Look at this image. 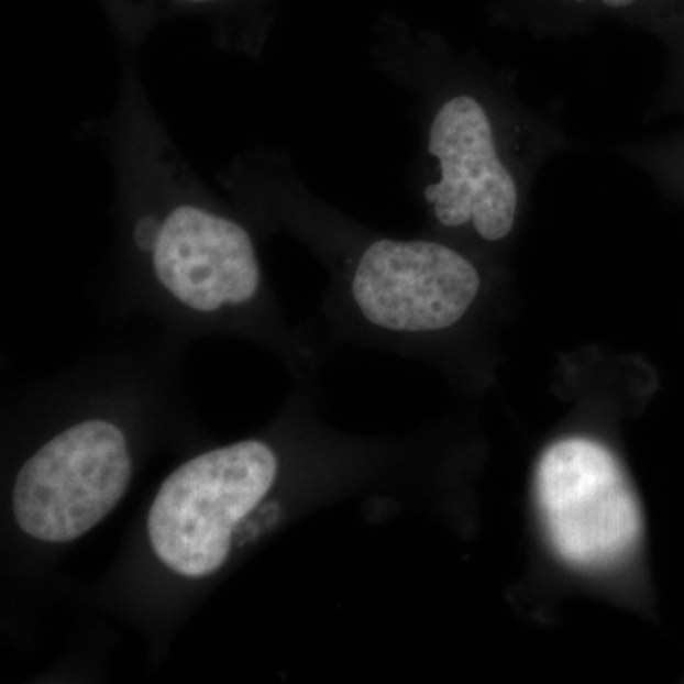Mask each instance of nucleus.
Listing matches in <instances>:
<instances>
[{"label": "nucleus", "mask_w": 684, "mask_h": 684, "mask_svg": "<svg viewBox=\"0 0 684 684\" xmlns=\"http://www.w3.org/2000/svg\"><path fill=\"white\" fill-rule=\"evenodd\" d=\"M537 490L545 529L566 565L610 571L641 544L636 490L615 454L586 438H566L538 462Z\"/></svg>", "instance_id": "nucleus-4"}, {"label": "nucleus", "mask_w": 684, "mask_h": 684, "mask_svg": "<svg viewBox=\"0 0 684 684\" xmlns=\"http://www.w3.org/2000/svg\"><path fill=\"white\" fill-rule=\"evenodd\" d=\"M341 449L300 383L265 427L190 451L133 519L86 605L140 633L158 668L196 608L335 493Z\"/></svg>", "instance_id": "nucleus-3"}, {"label": "nucleus", "mask_w": 684, "mask_h": 684, "mask_svg": "<svg viewBox=\"0 0 684 684\" xmlns=\"http://www.w3.org/2000/svg\"><path fill=\"white\" fill-rule=\"evenodd\" d=\"M428 153L441 179L424 189L433 216L456 229L472 221L479 236L498 242L516 223L517 187L496 153L489 117L474 98L456 96L435 112Z\"/></svg>", "instance_id": "nucleus-6"}, {"label": "nucleus", "mask_w": 684, "mask_h": 684, "mask_svg": "<svg viewBox=\"0 0 684 684\" xmlns=\"http://www.w3.org/2000/svg\"><path fill=\"white\" fill-rule=\"evenodd\" d=\"M114 175L112 315H145L189 344L232 337L273 352L297 383L315 373L312 342L287 320L261 255L263 236L236 203L198 177L164 126L137 62H120L112 111L86 124Z\"/></svg>", "instance_id": "nucleus-2"}, {"label": "nucleus", "mask_w": 684, "mask_h": 684, "mask_svg": "<svg viewBox=\"0 0 684 684\" xmlns=\"http://www.w3.org/2000/svg\"><path fill=\"white\" fill-rule=\"evenodd\" d=\"M128 0H117V8ZM238 0H135L119 15L120 31L130 48L140 46L147 36L151 23L161 18L168 8H219L234 4Z\"/></svg>", "instance_id": "nucleus-7"}, {"label": "nucleus", "mask_w": 684, "mask_h": 684, "mask_svg": "<svg viewBox=\"0 0 684 684\" xmlns=\"http://www.w3.org/2000/svg\"><path fill=\"white\" fill-rule=\"evenodd\" d=\"M341 299L357 321L394 337H422L464 318L479 294L474 265L448 245L377 238L344 261Z\"/></svg>", "instance_id": "nucleus-5"}, {"label": "nucleus", "mask_w": 684, "mask_h": 684, "mask_svg": "<svg viewBox=\"0 0 684 684\" xmlns=\"http://www.w3.org/2000/svg\"><path fill=\"white\" fill-rule=\"evenodd\" d=\"M187 344L107 350L27 386L2 411V552L8 594L52 586L73 545L106 523L154 454L210 443L183 394Z\"/></svg>", "instance_id": "nucleus-1"}, {"label": "nucleus", "mask_w": 684, "mask_h": 684, "mask_svg": "<svg viewBox=\"0 0 684 684\" xmlns=\"http://www.w3.org/2000/svg\"><path fill=\"white\" fill-rule=\"evenodd\" d=\"M578 2H582V0H578ZM603 2L610 8H624L629 7V4H633L637 0H603Z\"/></svg>", "instance_id": "nucleus-8"}]
</instances>
